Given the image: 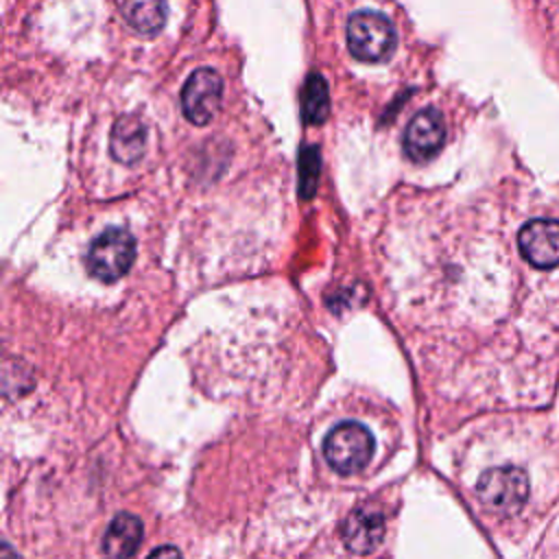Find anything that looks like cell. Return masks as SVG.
<instances>
[{"mask_svg": "<svg viewBox=\"0 0 559 559\" xmlns=\"http://www.w3.org/2000/svg\"><path fill=\"white\" fill-rule=\"evenodd\" d=\"M397 46L391 20L378 11H356L347 20V48L367 63L386 61Z\"/></svg>", "mask_w": 559, "mask_h": 559, "instance_id": "6da1fadb", "label": "cell"}, {"mask_svg": "<svg viewBox=\"0 0 559 559\" xmlns=\"http://www.w3.org/2000/svg\"><path fill=\"white\" fill-rule=\"evenodd\" d=\"M323 456L334 472L343 476L358 474L373 456V435L360 421H341L328 432Z\"/></svg>", "mask_w": 559, "mask_h": 559, "instance_id": "7a4b0ae2", "label": "cell"}, {"mask_svg": "<svg viewBox=\"0 0 559 559\" xmlns=\"http://www.w3.org/2000/svg\"><path fill=\"white\" fill-rule=\"evenodd\" d=\"M478 500L496 515H515L528 498V478L515 465L489 467L476 485Z\"/></svg>", "mask_w": 559, "mask_h": 559, "instance_id": "3957f363", "label": "cell"}, {"mask_svg": "<svg viewBox=\"0 0 559 559\" xmlns=\"http://www.w3.org/2000/svg\"><path fill=\"white\" fill-rule=\"evenodd\" d=\"M133 260L135 238L122 227H107L100 231L85 255L90 275L100 282H116L131 269Z\"/></svg>", "mask_w": 559, "mask_h": 559, "instance_id": "277c9868", "label": "cell"}, {"mask_svg": "<svg viewBox=\"0 0 559 559\" xmlns=\"http://www.w3.org/2000/svg\"><path fill=\"white\" fill-rule=\"evenodd\" d=\"M221 98H223L221 74L210 68H199L188 76V81L181 90L183 116L192 124L203 127L216 116V111L221 107Z\"/></svg>", "mask_w": 559, "mask_h": 559, "instance_id": "5b68a950", "label": "cell"}, {"mask_svg": "<svg viewBox=\"0 0 559 559\" xmlns=\"http://www.w3.org/2000/svg\"><path fill=\"white\" fill-rule=\"evenodd\" d=\"M518 247L535 269L559 264V221L533 218L518 234Z\"/></svg>", "mask_w": 559, "mask_h": 559, "instance_id": "8992f818", "label": "cell"}, {"mask_svg": "<svg viewBox=\"0 0 559 559\" xmlns=\"http://www.w3.org/2000/svg\"><path fill=\"white\" fill-rule=\"evenodd\" d=\"M445 142V122L435 107L415 114L404 131V151L413 162H428Z\"/></svg>", "mask_w": 559, "mask_h": 559, "instance_id": "52a82bcc", "label": "cell"}, {"mask_svg": "<svg viewBox=\"0 0 559 559\" xmlns=\"http://www.w3.org/2000/svg\"><path fill=\"white\" fill-rule=\"evenodd\" d=\"M341 535L349 550L367 555L376 550L384 539V515L373 507H358L343 522Z\"/></svg>", "mask_w": 559, "mask_h": 559, "instance_id": "ba28073f", "label": "cell"}, {"mask_svg": "<svg viewBox=\"0 0 559 559\" xmlns=\"http://www.w3.org/2000/svg\"><path fill=\"white\" fill-rule=\"evenodd\" d=\"M146 148V124L138 116H122L109 133V153L120 164H135Z\"/></svg>", "mask_w": 559, "mask_h": 559, "instance_id": "9c48e42d", "label": "cell"}, {"mask_svg": "<svg viewBox=\"0 0 559 559\" xmlns=\"http://www.w3.org/2000/svg\"><path fill=\"white\" fill-rule=\"evenodd\" d=\"M142 542V522L133 513H118L103 537L107 559H131Z\"/></svg>", "mask_w": 559, "mask_h": 559, "instance_id": "30bf717a", "label": "cell"}, {"mask_svg": "<svg viewBox=\"0 0 559 559\" xmlns=\"http://www.w3.org/2000/svg\"><path fill=\"white\" fill-rule=\"evenodd\" d=\"M122 15L133 31L155 35L166 24L168 4L166 0H122Z\"/></svg>", "mask_w": 559, "mask_h": 559, "instance_id": "8fae6325", "label": "cell"}, {"mask_svg": "<svg viewBox=\"0 0 559 559\" xmlns=\"http://www.w3.org/2000/svg\"><path fill=\"white\" fill-rule=\"evenodd\" d=\"M301 116L308 124H323L330 116L328 83L321 74H310L301 92Z\"/></svg>", "mask_w": 559, "mask_h": 559, "instance_id": "7c38bea8", "label": "cell"}, {"mask_svg": "<svg viewBox=\"0 0 559 559\" xmlns=\"http://www.w3.org/2000/svg\"><path fill=\"white\" fill-rule=\"evenodd\" d=\"M319 177V148L306 146L299 155V192L304 199L312 197Z\"/></svg>", "mask_w": 559, "mask_h": 559, "instance_id": "4fadbf2b", "label": "cell"}, {"mask_svg": "<svg viewBox=\"0 0 559 559\" xmlns=\"http://www.w3.org/2000/svg\"><path fill=\"white\" fill-rule=\"evenodd\" d=\"M146 559H183L175 546H159Z\"/></svg>", "mask_w": 559, "mask_h": 559, "instance_id": "5bb4252c", "label": "cell"}]
</instances>
